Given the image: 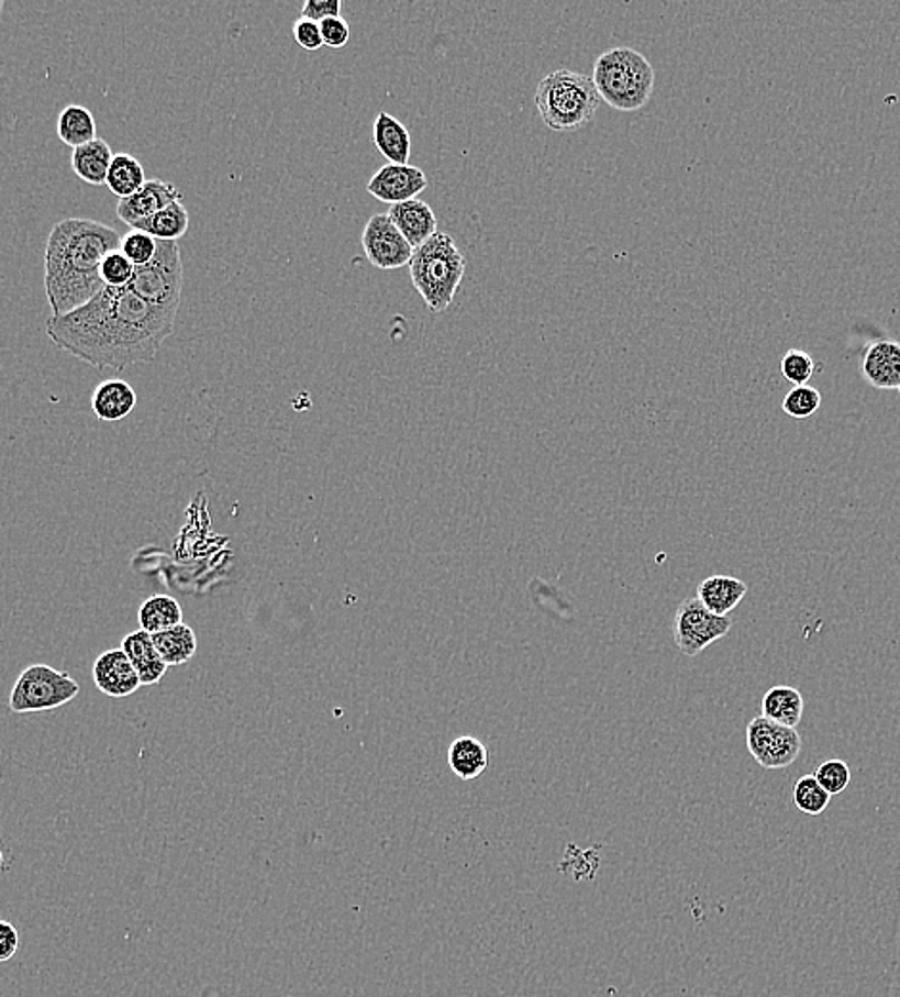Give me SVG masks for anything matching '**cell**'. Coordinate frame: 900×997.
Masks as SVG:
<instances>
[{
	"label": "cell",
	"instance_id": "obj_36",
	"mask_svg": "<svg viewBox=\"0 0 900 997\" xmlns=\"http://www.w3.org/2000/svg\"><path fill=\"white\" fill-rule=\"evenodd\" d=\"M342 15V0H307L301 8V18L321 23L327 18Z\"/></svg>",
	"mask_w": 900,
	"mask_h": 997
},
{
	"label": "cell",
	"instance_id": "obj_29",
	"mask_svg": "<svg viewBox=\"0 0 900 997\" xmlns=\"http://www.w3.org/2000/svg\"><path fill=\"white\" fill-rule=\"evenodd\" d=\"M822 406V396L816 388L809 384L804 386H793L784 398V413L789 414L791 419H811L812 414L819 411Z\"/></svg>",
	"mask_w": 900,
	"mask_h": 997
},
{
	"label": "cell",
	"instance_id": "obj_10",
	"mask_svg": "<svg viewBox=\"0 0 900 997\" xmlns=\"http://www.w3.org/2000/svg\"><path fill=\"white\" fill-rule=\"evenodd\" d=\"M363 248L368 262L384 270L401 269L409 265L414 254V248L404 241L387 213H376L368 219L363 231Z\"/></svg>",
	"mask_w": 900,
	"mask_h": 997
},
{
	"label": "cell",
	"instance_id": "obj_27",
	"mask_svg": "<svg viewBox=\"0 0 900 997\" xmlns=\"http://www.w3.org/2000/svg\"><path fill=\"white\" fill-rule=\"evenodd\" d=\"M146 180H148L146 179V173H144V167H142L138 159L131 156V154H125V152L113 154L112 164H110V169H108L105 187L110 188L120 200L138 192Z\"/></svg>",
	"mask_w": 900,
	"mask_h": 997
},
{
	"label": "cell",
	"instance_id": "obj_7",
	"mask_svg": "<svg viewBox=\"0 0 900 997\" xmlns=\"http://www.w3.org/2000/svg\"><path fill=\"white\" fill-rule=\"evenodd\" d=\"M74 677L46 664L25 667L10 693V710L14 713L46 712L66 706L79 695Z\"/></svg>",
	"mask_w": 900,
	"mask_h": 997
},
{
	"label": "cell",
	"instance_id": "obj_17",
	"mask_svg": "<svg viewBox=\"0 0 900 997\" xmlns=\"http://www.w3.org/2000/svg\"><path fill=\"white\" fill-rule=\"evenodd\" d=\"M121 651L127 654L129 661L141 677L142 685H156L162 682V677L169 667L162 661L148 631H133L131 635L121 641Z\"/></svg>",
	"mask_w": 900,
	"mask_h": 997
},
{
	"label": "cell",
	"instance_id": "obj_26",
	"mask_svg": "<svg viewBox=\"0 0 900 997\" xmlns=\"http://www.w3.org/2000/svg\"><path fill=\"white\" fill-rule=\"evenodd\" d=\"M180 623H185L182 608L169 595H154L144 600V605L138 610V625H141V630L148 631L149 635L171 630Z\"/></svg>",
	"mask_w": 900,
	"mask_h": 997
},
{
	"label": "cell",
	"instance_id": "obj_9",
	"mask_svg": "<svg viewBox=\"0 0 900 997\" xmlns=\"http://www.w3.org/2000/svg\"><path fill=\"white\" fill-rule=\"evenodd\" d=\"M745 743L753 760L765 769L788 767L796 762L803 749V739L797 729L774 723L763 716H757L747 723Z\"/></svg>",
	"mask_w": 900,
	"mask_h": 997
},
{
	"label": "cell",
	"instance_id": "obj_35",
	"mask_svg": "<svg viewBox=\"0 0 900 997\" xmlns=\"http://www.w3.org/2000/svg\"><path fill=\"white\" fill-rule=\"evenodd\" d=\"M322 41L330 48H343L349 43L351 30L349 23L340 18H327L321 22Z\"/></svg>",
	"mask_w": 900,
	"mask_h": 997
},
{
	"label": "cell",
	"instance_id": "obj_5",
	"mask_svg": "<svg viewBox=\"0 0 900 997\" xmlns=\"http://www.w3.org/2000/svg\"><path fill=\"white\" fill-rule=\"evenodd\" d=\"M592 81L602 100L619 112H636L649 102L654 92L655 71L644 54L615 46L600 54Z\"/></svg>",
	"mask_w": 900,
	"mask_h": 997
},
{
	"label": "cell",
	"instance_id": "obj_1",
	"mask_svg": "<svg viewBox=\"0 0 900 997\" xmlns=\"http://www.w3.org/2000/svg\"><path fill=\"white\" fill-rule=\"evenodd\" d=\"M177 311L156 308L125 288L105 286L97 298L46 321V334L62 352L90 367L120 373L156 359L175 332Z\"/></svg>",
	"mask_w": 900,
	"mask_h": 997
},
{
	"label": "cell",
	"instance_id": "obj_14",
	"mask_svg": "<svg viewBox=\"0 0 900 997\" xmlns=\"http://www.w3.org/2000/svg\"><path fill=\"white\" fill-rule=\"evenodd\" d=\"M387 218L391 219L399 233L404 236L412 248L416 250L432 239L437 233V218L432 208L422 200H409V202L395 203L389 206Z\"/></svg>",
	"mask_w": 900,
	"mask_h": 997
},
{
	"label": "cell",
	"instance_id": "obj_21",
	"mask_svg": "<svg viewBox=\"0 0 900 997\" xmlns=\"http://www.w3.org/2000/svg\"><path fill=\"white\" fill-rule=\"evenodd\" d=\"M804 698L801 690L789 685H776L760 700V716L786 728L797 729L803 720Z\"/></svg>",
	"mask_w": 900,
	"mask_h": 997
},
{
	"label": "cell",
	"instance_id": "obj_13",
	"mask_svg": "<svg viewBox=\"0 0 900 997\" xmlns=\"http://www.w3.org/2000/svg\"><path fill=\"white\" fill-rule=\"evenodd\" d=\"M92 679L100 693L113 698L131 697L142 687L141 677L121 649L98 656L92 666Z\"/></svg>",
	"mask_w": 900,
	"mask_h": 997
},
{
	"label": "cell",
	"instance_id": "obj_23",
	"mask_svg": "<svg viewBox=\"0 0 900 997\" xmlns=\"http://www.w3.org/2000/svg\"><path fill=\"white\" fill-rule=\"evenodd\" d=\"M188 226H190V215H188L185 203L175 202L167 206L165 210L157 211L156 215L134 223L131 229L149 234L156 241L179 242L188 233Z\"/></svg>",
	"mask_w": 900,
	"mask_h": 997
},
{
	"label": "cell",
	"instance_id": "obj_18",
	"mask_svg": "<svg viewBox=\"0 0 900 997\" xmlns=\"http://www.w3.org/2000/svg\"><path fill=\"white\" fill-rule=\"evenodd\" d=\"M374 144L387 164H409L412 152L409 129L391 113L380 112L374 120Z\"/></svg>",
	"mask_w": 900,
	"mask_h": 997
},
{
	"label": "cell",
	"instance_id": "obj_25",
	"mask_svg": "<svg viewBox=\"0 0 900 997\" xmlns=\"http://www.w3.org/2000/svg\"><path fill=\"white\" fill-rule=\"evenodd\" d=\"M56 133L62 143L77 148V146L98 139L97 120L89 108L81 104H69L58 115Z\"/></svg>",
	"mask_w": 900,
	"mask_h": 997
},
{
	"label": "cell",
	"instance_id": "obj_38",
	"mask_svg": "<svg viewBox=\"0 0 900 997\" xmlns=\"http://www.w3.org/2000/svg\"><path fill=\"white\" fill-rule=\"evenodd\" d=\"M2 863H4V854H2V850H0V867H2Z\"/></svg>",
	"mask_w": 900,
	"mask_h": 997
},
{
	"label": "cell",
	"instance_id": "obj_24",
	"mask_svg": "<svg viewBox=\"0 0 900 997\" xmlns=\"http://www.w3.org/2000/svg\"><path fill=\"white\" fill-rule=\"evenodd\" d=\"M152 641L167 666H182L188 661H192L193 654L198 651V639L187 623L154 633Z\"/></svg>",
	"mask_w": 900,
	"mask_h": 997
},
{
	"label": "cell",
	"instance_id": "obj_4",
	"mask_svg": "<svg viewBox=\"0 0 900 997\" xmlns=\"http://www.w3.org/2000/svg\"><path fill=\"white\" fill-rule=\"evenodd\" d=\"M410 278L432 313L451 308L466 275V257L447 233L433 234L414 250L409 263Z\"/></svg>",
	"mask_w": 900,
	"mask_h": 997
},
{
	"label": "cell",
	"instance_id": "obj_37",
	"mask_svg": "<svg viewBox=\"0 0 900 997\" xmlns=\"http://www.w3.org/2000/svg\"><path fill=\"white\" fill-rule=\"evenodd\" d=\"M18 948H20V934L14 924L0 919V963L12 960Z\"/></svg>",
	"mask_w": 900,
	"mask_h": 997
},
{
	"label": "cell",
	"instance_id": "obj_31",
	"mask_svg": "<svg viewBox=\"0 0 900 997\" xmlns=\"http://www.w3.org/2000/svg\"><path fill=\"white\" fill-rule=\"evenodd\" d=\"M156 239L142 231H131L121 239L120 252L127 257L129 262L133 263L134 267H141V265L152 262V257L156 255Z\"/></svg>",
	"mask_w": 900,
	"mask_h": 997
},
{
	"label": "cell",
	"instance_id": "obj_12",
	"mask_svg": "<svg viewBox=\"0 0 900 997\" xmlns=\"http://www.w3.org/2000/svg\"><path fill=\"white\" fill-rule=\"evenodd\" d=\"M182 195L179 188L165 182V180L149 179L144 182V187L134 192L129 198H123L118 203V218L133 226L138 221L156 215L157 211L165 210L171 203L180 202Z\"/></svg>",
	"mask_w": 900,
	"mask_h": 997
},
{
	"label": "cell",
	"instance_id": "obj_39",
	"mask_svg": "<svg viewBox=\"0 0 900 997\" xmlns=\"http://www.w3.org/2000/svg\"><path fill=\"white\" fill-rule=\"evenodd\" d=\"M2 8H4V2H2V0H0V12H2Z\"/></svg>",
	"mask_w": 900,
	"mask_h": 997
},
{
	"label": "cell",
	"instance_id": "obj_2",
	"mask_svg": "<svg viewBox=\"0 0 900 997\" xmlns=\"http://www.w3.org/2000/svg\"><path fill=\"white\" fill-rule=\"evenodd\" d=\"M120 248L113 226L87 218L58 221L45 246V292L53 315H66L97 298L105 288L100 265Z\"/></svg>",
	"mask_w": 900,
	"mask_h": 997
},
{
	"label": "cell",
	"instance_id": "obj_15",
	"mask_svg": "<svg viewBox=\"0 0 900 997\" xmlns=\"http://www.w3.org/2000/svg\"><path fill=\"white\" fill-rule=\"evenodd\" d=\"M863 376L866 383L878 390H899V342L879 340L876 344H871L864 353Z\"/></svg>",
	"mask_w": 900,
	"mask_h": 997
},
{
	"label": "cell",
	"instance_id": "obj_30",
	"mask_svg": "<svg viewBox=\"0 0 900 997\" xmlns=\"http://www.w3.org/2000/svg\"><path fill=\"white\" fill-rule=\"evenodd\" d=\"M814 779L830 796H837L851 783V767L843 760H827L820 764L814 772Z\"/></svg>",
	"mask_w": 900,
	"mask_h": 997
},
{
	"label": "cell",
	"instance_id": "obj_28",
	"mask_svg": "<svg viewBox=\"0 0 900 997\" xmlns=\"http://www.w3.org/2000/svg\"><path fill=\"white\" fill-rule=\"evenodd\" d=\"M830 800L832 796L820 787L814 775H803L793 787V804L797 810L803 811L807 816H822L827 810Z\"/></svg>",
	"mask_w": 900,
	"mask_h": 997
},
{
	"label": "cell",
	"instance_id": "obj_8",
	"mask_svg": "<svg viewBox=\"0 0 900 997\" xmlns=\"http://www.w3.org/2000/svg\"><path fill=\"white\" fill-rule=\"evenodd\" d=\"M734 625L730 616H714L701 605L700 599H685L677 608L673 622V638L678 651L686 656H698L709 645L729 635Z\"/></svg>",
	"mask_w": 900,
	"mask_h": 997
},
{
	"label": "cell",
	"instance_id": "obj_6",
	"mask_svg": "<svg viewBox=\"0 0 900 997\" xmlns=\"http://www.w3.org/2000/svg\"><path fill=\"white\" fill-rule=\"evenodd\" d=\"M131 292L156 308L179 311L185 288V263L179 242L157 241L152 262L134 267Z\"/></svg>",
	"mask_w": 900,
	"mask_h": 997
},
{
	"label": "cell",
	"instance_id": "obj_33",
	"mask_svg": "<svg viewBox=\"0 0 900 997\" xmlns=\"http://www.w3.org/2000/svg\"><path fill=\"white\" fill-rule=\"evenodd\" d=\"M133 275V263L129 262L120 250L105 255L104 262L100 265V277L104 280V285L110 286V288H125L131 283Z\"/></svg>",
	"mask_w": 900,
	"mask_h": 997
},
{
	"label": "cell",
	"instance_id": "obj_11",
	"mask_svg": "<svg viewBox=\"0 0 900 997\" xmlns=\"http://www.w3.org/2000/svg\"><path fill=\"white\" fill-rule=\"evenodd\" d=\"M427 185L430 182H427L424 169L410 166V164L407 166L386 164L374 173L373 179L368 180V185H366V190L376 200L395 206V203L414 200L424 192Z\"/></svg>",
	"mask_w": 900,
	"mask_h": 997
},
{
	"label": "cell",
	"instance_id": "obj_40",
	"mask_svg": "<svg viewBox=\"0 0 900 997\" xmlns=\"http://www.w3.org/2000/svg\"><path fill=\"white\" fill-rule=\"evenodd\" d=\"M899 394H900V384H899Z\"/></svg>",
	"mask_w": 900,
	"mask_h": 997
},
{
	"label": "cell",
	"instance_id": "obj_3",
	"mask_svg": "<svg viewBox=\"0 0 900 997\" xmlns=\"http://www.w3.org/2000/svg\"><path fill=\"white\" fill-rule=\"evenodd\" d=\"M602 98L592 77L571 69H556L536 85L535 104L546 128L574 133L595 120Z\"/></svg>",
	"mask_w": 900,
	"mask_h": 997
},
{
	"label": "cell",
	"instance_id": "obj_20",
	"mask_svg": "<svg viewBox=\"0 0 900 997\" xmlns=\"http://www.w3.org/2000/svg\"><path fill=\"white\" fill-rule=\"evenodd\" d=\"M747 595V584L732 576H711L698 585V599L714 616H729Z\"/></svg>",
	"mask_w": 900,
	"mask_h": 997
},
{
	"label": "cell",
	"instance_id": "obj_16",
	"mask_svg": "<svg viewBox=\"0 0 900 997\" xmlns=\"http://www.w3.org/2000/svg\"><path fill=\"white\" fill-rule=\"evenodd\" d=\"M136 403H138V398H136L133 386L120 378L98 384L97 390L92 391V398H90L92 413L104 422L127 419L129 414L133 413Z\"/></svg>",
	"mask_w": 900,
	"mask_h": 997
},
{
	"label": "cell",
	"instance_id": "obj_22",
	"mask_svg": "<svg viewBox=\"0 0 900 997\" xmlns=\"http://www.w3.org/2000/svg\"><path fill=\"white\" fill-rule=\"evenodd\" d=\"M448 767L462 780L481 777L489 767V750L476 736H458L448 746Z\"/></svg>",
	"mask_w": 900,
	"mask_h": 997
},
{
	"label": "cell",
	"instance_id": "obj_19",
	"mask_svg": "<svg viewBox=\"0 0 900 997\" xmlns=\"http://www.w3.org/2000/svg\"><path fill=\"white\" fill-rule=\"evenodd\" d=\"M112 158V146L105 143L104 139L98 136L95 141L74 148V152H71V169L87 185L104 187Z\"/></svg>",
	"mask_w": 900,
	"mask_h": 997
},
{
	"label": "cell",
	"instance_id": "obj_32",
	"mask_svg": "<svg viewBox=\"0 0 900 997\" xmlns=\"http://www.w3.org/2000/svg\"><path fill=\"white\" fill-rule=\"evenodd\" d=\"M814 370H816V363L809 353L801 352V350H789L781 359V375L786 376L788 383L796 384V386L811 383Z\"/></svg>",
	"mask_w": 900,
	"mask_h": 997
},
{
	"label": "cell",
	"instance_id": "obj_34",
	"mask_svg": "<svg viewBox=\"0 0 900 997\" xmlns=\"http://www.w3.org/2000/svg\"><path fill=\"white\" fill-rule=\"evenodd\" d=\"M293 38L303 51H309V53H314L324 46L321 23L311 22L305 18H299L298 22L293 23Z\"/></svg>",
	"mask_w": 900,
	"mask_h": 997
}]
</instances>
